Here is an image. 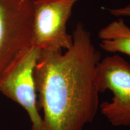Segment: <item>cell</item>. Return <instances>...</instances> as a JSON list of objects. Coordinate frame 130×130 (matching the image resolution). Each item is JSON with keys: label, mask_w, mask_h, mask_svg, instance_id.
Listing matches in <instances>:
<instances>
[{"label": "cell", "mask_w": 130, "mask_h": 130, "mask_svg": "<svg viewBox=\"0 0 130 130\" xmlns=\"http://www.w3.org/2000/svg\"><path fill=\"white\" fill-rule=\"evenodd\" d=\"M72 46L40 51L34 71L37 105L43 111L42 130H83L98 113L95 83L101 54L81 22L72 33Z\"/></svg>", "instance_id": "1"}, {"label": "cell", "mask_w": 130, "mask_h": 130, "mask_svg": "<svg viewBox=\"0 0 130 130\" xmlns=\"http://www.w3.org/2000/svg\"><path fill=\"white\" fill-rule=\"evenodd\" d=\"M77 1H78V0H77Z\"/></svg>", "instance_id": "8"}, {"label": "cell", "mask_w": 130, "mask_h": 130, "mask_svg": "<svg viewBox=\"0 0 130 130\" xmlns=\"http://www.w3.org/2000/svg\"><path fill=\"white\" fill-rule=\"evenodd\" d=\"M40 50L32 48L2 81L0 92L21 105L27 111L32 130H42L43 119L37 105L34 71Z\"/></svg>", "instance_id": "5"}, {"label": "cell", "mask_w": 130, "mask_h": 130, "mask_svg": "<svg viewBox=\"0 0 130 130\" xmlns=\"http://www.w3.org/2000/svg\"><path fill=\"white\" fill-rule=\"evenodd\" d=\"M110 14L115 16H127L130 17V4L121 8H106L105 9Z\"/></svg>", "instance_id": "7"}, {"label": "cell", "mask_w": 130, "mask_h": 130, "mask_svg": "<svg viewBox=\"0 0 130 130\" xmlns=\"http://www.w3.org/2000/svg\"><path fill=\"white\" fill-rule=\"evenodd\" d=\"M77 0H34L32 44L40 51H63L72 46L66 24Z\"/></svg>", "instance_id": "4"}, {"label": "cell", "mask_w": 130, "mask_h": 130, "mask_svg": "<svg viewBox=\"0 0 130 130\" xmlns=\"http://www.w3.org/2000/svg\"><path fill=\"white\" fill-rule=\"evenodd\" d=\"M95 83L100 93H113L100 105L102 115L114 126H130L129 63L119 55L106 57L98 64Z\"/></svg>", "instance_id": "3"}, {"label": "cell", "mask_w": 130, "mask_h": 130, "mask_svg": "<svg viewBox=\"0 0 130 130\" xmlns=\"http://www.w3.org/2000/svg\"><path fill=\"white\" fill-rule=\"evenodd\" d=\"M100 46L110 53H121L130 56V28L123 19L114 21L98 33Z\"/></svg>", "instance_id": "6"}, {"label": "cell", "mask_w": 130, "mask_h": 130, "mask_svg": "<svg viewBox=\"0 0 130 130\" xmlns=\"http://www.w3.org/2000/svg\"><path fill=\"white\" fill-rule=\"evenodd\" d=\"M34 0H0V82L32 44Z\"/></svg>", "instance_id": "2"}]
</instances>
